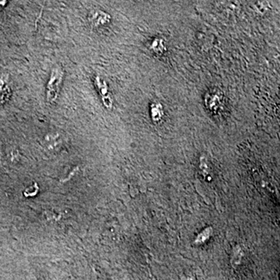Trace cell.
Wrapping results in <instances>:
<instances>
[{
  "label": "cell",
  "instance_id": "7",
  "mask_svg": "<svg viewBox=\"0 0 280 280\" xmlns=\"http://www.w3.org/2000/svg\"><path fill=\"white\" fill-rule=\"evenodd\" d=\"M6 4H7V2H6V1H0V10H1L2 8L5 7Z\"/></svg>",
  "mask_w": 280,
  "mask_h": 280
},
{
  "label": "cell",
  "instance_id": "2",
  "mask_svg": "<svg viewBox=\"0 0 280 280\" xmlns=\"http://www.w3.org/2000/svg\"><path fill=\"white\" fill-rule=\"evenodd\" d=\"M94 83L96 84L97 88L98 91L102 95V101H103L104 105L105 107L111 109L112 107V98L109 94V89H108L107 84L104 80H102L101 78L97 76L94 80Z\"/></svg>",
  "mask_w": 280,
  "mask_h": 280
},
{
  "label": "cell",
  "instance_id": "4",
  "mask_svg": "<svg viewBox=\"0 0 280 280\" xmlns=\"http://www.w3.org/2000/svg\"><path fill=\"white\" fill-rule=\"evenodd\" d=\"M90 20L94 26L105 25L110 21V16L102 11H96L90 16Z\"/></svg>",
  "mask_w": 280,
  "mask_h": 280
},
{
  "label": "cell",
  "instance_id": "3",
  "mask_svg": "<svg viewBox=\"0 0 280 280\" xmlns=\"http://www.w3.org/2000/svg\"><path fill=\"white\" fill-rule=\"evenodd\" d=\"M11 94V89L8 83L7 77L0 78V104H4L9 100Z\"/></svg>",
  "mask_w": 280,
  "mask_h": 280
},
{
  "label": "cell",
  "instance_id": "1",
  "mask_svg": "<svg viewBox=\"0 0 280 280\" xmlns=\"http://www.w3.org/2000/svg\"><path fill=\"white\" fill-rule=\"evenodd\" d=\"M63 76L62 69L58 67L53 69L46 87V99L49 104H54L56 100L58 99Z\"/></svg>",
  "mask_w": 280,
  "mask_h": 280
},
{
  "label": "cell",
  "instance_id": "6",
  "mask_svg": "<svg viewBox=\"0 0 280 280\" xmlns=\"http://www.w3.org/2000/svg\"><path fill=\"white\" fill-rule=\"evenodd\" d=\"M151 116L154 121H160L163 117V108L160 104H152L151 105Z\"/></svg>",
  "mask_w": 280,
  "mask_h": 280
},
{
  "label": "cell",
  "instance_id": "5",
  "mask_svg": "<svg viewBox=\"0 0 280 280\" xmlns=\"http://www.w3.org/2000/svg\"><path fill=\"white\" fill-rule=\"evenodd\" d=\"M206 101L207 102L206 105H208V107L215 102L210 110H216V109L221 106V102H222V94H218L217 92L210 93L208 96L206 97Z\"/></svg>",
  "mask_w": 280,
  "mask_h": 280
}]
</instances>
